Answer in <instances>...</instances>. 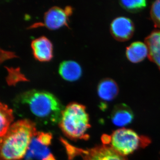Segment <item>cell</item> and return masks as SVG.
<instances>
[{"label":"cell","mask_w":160,"mask_h":160,"mask_svg":"<svg viewBox=\"0 0 160 160\" xmlns=\"http://www.w3.org/2000/svg\"><path fill=\"white\" fill-rule=\"evenodd\" d=\"M18 115L36 125L54 126L59 122L65 107L54 95L44 90L31 89L18 95L13 100Z\"/></svg>","instance_id":"cell-1"},{"label":"cell","mask_w":160,"mask_h":160,"mask_svg":"<svg viewBox=\"0 0 160 160\" xmlns=\"http://www.w3.org/2000/svg\"><path fill=\"white\" fill-rule=\"evenodd\" d=\"M36 124L23 119L13 123L1 138V160H20L25 157L37 134Z\"/></svg>","instance_id":"cell-2"},{"label":"cell","mask_w":160,"mask_h":160,"mask_svg":"<svg viewBox=\"0 0 160 160\" xmlns=\"http://www.w3.org/2000/svg\"><path fill=\"white\" fill-rule=\"evenodd\" d=\"M59 125L64 134L72 140H87L90 128L89 115L85 106L71 102L65 107Z\"/></svg>","instance_id":"cell-3"},{"label":"cell","mask_w":160,"mask_h":160,"mask_svg":"<svg viewBox=\"0 0 160 160\" xmlns=\"http://www.w3.org/2000/svg\"><path fill=\"white\" fill-rule=\"evenodd\" d=\"M110 137V146L120 154L126 156L150 142L149 138L140 136L132 130L122 128L117 129Z\"/></svg>","instance_id":"cell-4"},{"label":"cell","mask_w":160,"mask_h":160,"mask_svg":"<svg viewBox=\"0 0 160 160\" xmlns=\"http://www.w3.org/2000/svg\"><path fill=\"white\" fill-rule=\"evenodd\" d=\"M62 141L70 159L79 155L82 157L83 160H128L110 146L103 145L85 150L71 146L65 140L62 139Z\"/></svg>","instance_id":"cell-5"},{"label":"cell","mask_w":160,"mask_h":160,"mask_svg":"<svg viewBox=\"0 0 160 160\" xmlns=\"http://www.w3.org/2000/svg\"><path fill=\"white\" fill-rule=\"evenodd\" d=\"M72 8L66 6L64 9L53 6L46 12L44 15V23H38L33 25L37 26H45L50 29H58L63 26H68V17L71 14Z\"/></svg>","instance_id":"cell-6"},{"label":"cell","mask_w":160,"mask_h":160,"mask_svg":"<svg viewBox=\"0 0 160 160\" xmlns=\"http://www.w3.org/2000/svg\"><path fill=\"white\" fill-rule=\"evenodd\" d=\"M134 32V24L129 18H116L110 25V32L115 39L125 42L130 39Z\"/></svg>","instance_id":"cell-7"},{"label":"cell","mask_w":160,"mask_h":160,"mask_svg":"<svg viewBox=\"0 0 160 160\" xmlns=\"http://www.w3.org/2000/svg\"><path fill=\"white\" fill-rule=\"evenodd\" d=\"M32 53L36 59L40 62H47L52 58V44L45 36L35 39L31 44Z\"/></svg>","instance_id":"cell-8"},{"label":"cell","mask_w":160,"mask_h":160,"mask_svg":"<svg viewBox=\"0 0 160 160\" xmlns=\"http://www.w3.org/2000/svg\"><path fill=\"white\" fill-rule=\"evenodd\" d=\"M48 147L40 142L35 136L25 156L26 160H56Z\"/></svg>","instance_id":"cell-9"},{"label":"cell","mask_w":160,"mask_h":160,"mask_svg":"<svg viewBox=\"0 0 160 160\" xmlns=\"http://www.w3.org/2000/svg\"><path fill=\"white\" fill-rule=\"evenodd\" d=\"M134 118L132 110L126 104H118L112 112V122L115 126L123 127L131 124Z\"/></svg>","instance_id":"cell-10"},{"label":"cell","mask_w":160,"mask_h":160,"mask_svg":"<svg viewBox=\"0 0 160 160\" xmlns=\"http://www.w3.org/2000/svg\"><path fill=\"white\" fill-rule=\"evenodd\" d=\"M145 42L149 49L148 57L160 70V30L152 32L146 38Z\"/></svg>","instance_id":"cell-11"},{"label":"cell","mask_w":160,"mask_h":160,"mask_svg":"<svg viewBox=\"0 0 160 160\" xmlns=\"http://www.w3.org/2000/svg\"><path fill=\"white\" fill-rule=\"evenodd\" d=\"M118 92V84L111 78L104 79L98 85V95L100 98L104 101L109 102L114 99Z\"/></svg>","instance_id":"cell-12"},{"label":"cell","mask_w":160,"mask_h":160,"mask_svg":"<svg viewBox=\"0 0 160 160\" xmlns=\"http://www.w3.org/2000/svg\"><path fill=\"white\" fill-rule=\"evenodd\" d=\"M81 66L75 61H63L59 67V73L64 79L74 81L78 79L82 74Z\"/></svg>","instance_id":"cell-13"},{"label":"cell","mask_w":160,"mask_h":160,"mask_svg":"<svg viewBox=\"0 0 160 160\" xmlns=\"http://www.w3.org/2000/svg\"><path fill=\"white\" fill-rule=\"evenodd\" d=\"M149 49L146 43L134 42L126 49V55L131 62L137 63L142 62L148 56Z\"/></svg>","instance_id":"cell-14"},{"label":"cell","mask_w":160,"mask_h":160,"mask_svg":"<svg viewBox=\"0 0 160 160\" xmlns=\"http://www.w3.org/2000/svg\"><path fill=\"white\" fill-rule=\"evenodd\" d=\"M14 119L13 111L7 105L1 103L0 106V137L3 138L8 131Z\"/></svg>","instance_id":"cell-15"},{"label":"cell","mask_w":160,"mask_h":160,"mask_svg":"<svg viewBox=\"0 0 160 160\" xmlns=\"http://www.w3.org/2000/svg\"><path fill=\"white\" fill-rule=\"evenodd\" d=\"M120 4L127 11L131 12H138L142 11L147 6V2L145 0L135 1H121Z\"/></svg>","instance_id":"cell-16"},{"label":"cell","mask_w":160,"mask_h":160,"mask_svg":"<svg viewBox=\"0 0 160 160\" xmlns=\"http://www.w3.org/2000/svg\"><path fill=\"white\" fill-rule=\"evenodd\" d=\"M150 13L155 27L160 28V0L155 1L152 3Z\"/></svg>","instance_id":"cell-17"},{"label":"cell","mask_w":160,"mask_h":160,"mask_svg":"<svg viewBox=\"0 0 160 160\" xmlns=\"http://www.w3.org/2000/svg\"><path fill=\"white\" fill-rule=\"evenodd\" d=\"M36 137L41 143L46 146H49L51 144L52 135L49 132H38Z\"/></svg>","instance_id":"cell-18"}]
</instances>
